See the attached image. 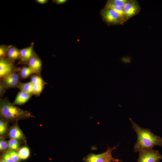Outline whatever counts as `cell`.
I'll use <instances>...</instances> for the list:
<instances>
[{"instance_id":"9a60e30c","label":"cell","mask_w":162,"mask_h":162,"mask_svg":"<svg viewBox=\"0 0 162 162\" xmlns=\"http://www.w3.org/2000/svg\"><path fill=\"white\" fill-rule=\"evenodd\" d=\"M20 91L28 94H33V84L30 81L26 83L20 82L17 87Z\"/></svg>"},{"instance_id":"cb8c5ba5","label":"cell","mask_w":162,"mask_h":162,"mask_svg":"<svg viewBox=\"0 0 162 162\" xmlns=\"http://www.w3.org/2000/svg\"><path fill=\"white\" fill-rule=\"evenodd\" d=\"M8 152L10 155L15 162H20L21 159L17 152L15 150H10Z\"/></svg>"},{"instance_id":"8fae6325","label":"cell","mask_w":162,"mask_h":162,"mask_svg":"<svg viewBox=\"0 0 162 162\" xmlns=\"http://www.w3.org/2000/svg\"><path fill=\"white\" fill-rule=\"evenodd\" d=\"M8 136L10 139H14L18 140H23L25 139L23 133L16 123L10 128L9 130Z\"/></svg>"},{"instance_id":"603a6c76","label":"cell","mask_w":162,"mask_h":162,"mask_svg":"<svg viewBox=\"0 0 162 162\" xmlns=\"http://www.w3.org/2000/svg\"><path fill=\"white\" fill-rule=\"evenodd\" d=\"M130 0H108L110 2L122 8H123L124 6Z\"/></svg>"},{"instance_id":"8992f818","label":"cell","mask_w":162,"mask_h":162,"mask_svg":"<svg viewBox=\"0 0 162 162\" xmlns=\"http://www.w3.org/2000/svg\"><path fill=\"white\" fill-rule=\"evenodd\" d=\"M125 18L127 21L129 19L138 14L141 8L138 2L136 0H130L123 8Z\"/></svg>"},{"instance_id":"7c38bea8","label":"cell","mask_w":162,"mask_h":162,"mask_svg":"<svg viewBox=\"0 0 162 162\" xmlns=\"http://www.w3.org/2000/svg\"><path fill=\"white\" fill-rule=\"evenodd\" d=\"M20 50L15 46L10 45L7 52L6 57L12 62L20 59Z\"/></svg>"},{"instance_id":"7402d4cb","label":"cell","mask_w":162,"mask_h":162,"mask_svg":"<svg viewBox=\"0 0 162 162\" xmlns=\"http://www.w3.org/2000/svg\"><path fill=\"white\" fill-rule=\"evenodd\" d=\"M10 45L5 44H1L0 45V59H3L6 57Z\"/></svg>"},{"instance_id":"6da1fadb","label":"cell","mask_w":162,"mask_h":162,"mask_svg":"<svg viewBox=\"0 0 162 162\" xmlns=\"http://www.w3.org/2000/svg\"><path fill=\"white\" fill-rule=\"evenodd\" d=\"M129 119L137 135L136 142L134 148L135 152L152 150L156 146H162V138L154 134L149 129L141 127L131 118Z\"/></svg>"},{"instance_id":"e0dca14e","label":"cell","mask_w":162,"mask_h":162,"mask_svg":"<svg viewBox=\"0 0 162 162\" xmlns=\"http://www.w3.org/2000/svg\"><path fill=\"white\" fill-rule=\"evenodd\" d=\"M18 153L21 160H25L28 158L30 155V150L28 147L25 146L19 149Z\"/></svg>"},{"instance_id":"9c48e42d","label":"cell","mask_w":162,"mask_h":162,"mask_svg":"<svg viewBox=\"0 0 162 162\" xmlns=\"http://www.w3.org/2000/svg\"><path fill=\"white\" fill-rule=\"evenodd\" d=\"M34 43L25 48L20 50V57L19 63L26 64L33 57L37 55L33 49Z\"/></svg>"},{"instance_id":"52a82bcc","label":"cell","mask_w":162,"mask_h":162,"mask_svg":"<svg viewBox=\"0 0 162 162\" xmlns=\"http://www.w3.org/2000/svg\"><path fill=\"white\" fill-rule=\"evenodd\" d=\"M17 68L14 65V62H11L7 58L0 59V79L11 73L17 72Z\"/></svg>"},{"instance_id":"ac0fdd59","label":"cell","mask_w":162,"mask_h":162,"mask_svg":"<svg viewBox=\"0 0 162 162\" xmlns=\"http://www.w3.org/2000/svg\"><path fill=\"white\" fill-rule=\"evenodd\" d=\"M8 142V148L10 150H17L19 149L20 143L18 140L10 139Z\"/></svg>"},{"instance_id":"d6986e66","label":"cell","mask_w":162,"mask_h":162,"mask_svg":"<svg viewBox=\"0 0 162 162\" xmlns=\"http://www.w3.org/2000/svg\"><path fill=\"white\" fill-rule=\"evenodd\" d=\"M31 81L33 84H40L44 85L47 84L44 81L40 75L36 74L31 76Z\"/></svg>"},{"instance_id":"2e32d148","label":"cell","mask_w":162,"mask_h":162,"mask_svg":"<svg viewBox=\"0 0 162 162\" xmlns=\"http://www.w3.org/2000/svg\"><path fill=\"white\" fill-rule=\"evenodd\" d=\"M105 7L111 8L123 17L126 20L124 16L123 8L117 6L107 0L104 6Z\"/></svg>"},{"instance_id":"484cf974","label":"cell","mask_w":162,"mask_h":162,"mask_svg":"<svg viewBox=\"0 0 162 162\" xmlns=\"http://www.w3.org/2000/svg\"><path fill=\"white\" fill-rule=\"evenodd\" d=\"M2 158L6 162H15L10 155L8 152H6L3 154Z\"/></svg>"},{"instance_id":"4dcf8cb0","label":"cell","mask_w":162,"mask_h":162,"mask_svg":"<svg viewBox=\"0 0 162 162\" xmlns=\"http://www.w3.org/2000/svg\"><path fill=\"white\" fill-rule=\"evenodd\" d=\"M119 162H123L121 160H120Z\"/></svg>"},{"instance_id":"ba28073f","label":"cell","mask_w":162,"mask_h":162,"mask_svg":"<svg viewBox=\"0 0 162 162\" xmlns=\"http://www.w3.org/2000/svg\"><path fill=\"white\" fill-rule=\"evenodd\" d=\"M20 77L17 72L10 74L1 79L0 81L7 89L17 87L20 83Z\"/></svg>"},{"instance_id":"f1b7e54d","label":"cell","mask_w":162,"mask_h":162,"mask_svg":"<svg viewBox=\"0 0 162 162\" xmlns=\"http://www.w3.org/2000/svg\"><path fill=\"white\" fill-rule=\"evenodd\" d=\"M36 1L38 3L41 4H46L48 2V0H36Z\"/></svg>"},{"instance_id":"5b68a950","label":"cell","mask_w":162,"mask_h":162,"mask_svg":"<svg viewBox=\"0 0 162 162\" xmlns=\"http://www.w3.org/2000/svg\"><path fill=\"white\" fill-rule=\"evenodd\" d=\"M162 156L158 151L153 150L139 152L137 162H159Z\"/></svg>"},{"instance_id":"f546056e","label":"cell","mask_w":162,"mask_h":162,"mask_svg":"<svg viewBox=\"0 0 162 162\" xmlns=\"http://www.w3.org/2000/svg\"><path fill=\"white\" fill-rule=\"evenodd\" d=\"M0 162H6L2 158L1 159Z\"/></svg>"},{"instance_id":"d4e9b609","label":"cell","mask_w":162,"mask_h":162,"mask_svg":"<svg viewBox=\"0 0 162 162\" xmlns=\"http://www.w3.org/2000/svg\"><path fill=\"white\" fill-rule=\"evenodd\" d=\"M8 148V142L5 140L3 137H1L0 140V151H4Z\"/></svg>"},{"instance_id":"4fadbf2b","label":"cell","mask_w":162,"mask_h":162,"mask_svg":"<svg viewBox=\"0 0 162 162\" xmlns=\"http://www.w3.org/2000/svg\"><path fill=\"white\" fill-rule=\"evenodd\" d=\"M33 95L20 91L18 93L13 103L15 105L23 104L28 101Z\"/></svg>"},{"instance_id":"3957f363","label":"cell","mask_w":162,"mask_h":162,"mask_svg":"<svg viewBox=\"0 0 162 162\" xmlns=\"http://www.w3.org/2000/svg\"><path fill=\"white\" fill-rule=\"evenodd\" d=\"M103 21L108 26L122 25L127 21L125 19L113 10L104 7L100 11Z\"/></svg>"},{"instance_id":"277c9868","label":"cell","mask_w":162,"mask_h":162,"mask_svg":"<svg viewBox=\"0 0 162 162\" xmlns=\"http://www.w3.org/2000/svg\"><path fill=\"white\" fill-rule=\"evenodd\" d=\"M116 146L111 148L108 146L106 151L103 153L95 154L89 153L83 159L84 162H119L120 160L113 157L112 153V150L116 148Z\"/></svg>"},{"instance_id":"ffe728a7","label":"cell","mask_w":162,"mask_h":162,"mask_svg":"<svg viewBox=\"0 0 162 162\" xmlns=\"http://www.w3.org/2000/svg\"><path fill=\"white\" fill-rule=\"evenodd\" d=\"M8 122L6 121L0 119V135L2 137L5 135L7 132Z\"/></svg>"},{"instance_id":"1f68e13d","label":"cell","mask_w":162,"mask_h":162,"mask_svg":"<svg viewBox=\"0 0 162 162\" xmlns=\"http://www.w3.org/2000/svg\"><path fill=\"white\" fill-rule=\"evenodd\" d=\"M112 162V161H108V162Z\"/></svg>"},{"instance_id":"30bf717a","label":"cell","mask_w":162,"mask_h":162,"mask_svg":"<svg viewBox=\"0 0 162 162\" xmlns=\"http://www.w3.org/2000/svg\"><path fill=\"white\" fill-rule=\"evenodd\" d=\"M26 64L32 69L34 74L40 75L42 61L37 55L31 59Z\"/></svg>"},{"instance_id":"7a4b0ae2","label":"cell","mask_w":162,"mask_h":162,"mask_svg":"<svg viewBox=\"0 0 162 162\" xmlns=\"http://www.w3.org/2000/svg\"><path fill=\"white\" fill-rule=\"evenodd\" d=\"M0 100L1 119L8 122H16L19 120L34 117L30 112L18 107L6 98H0Z\"/></svg>"},{"instance_id":"4316f807","label":"cell","mask_w":162,"mask_h":162,"mask_svg":"<svg viewBox=\"0 0 162 162\" xmlns=\"http://www.w3.org/2000/svg\"><path fill=\"white\" fill-rule=\"evenodd\" d=\"M7 88L2 82L0 81V96L2 98L4 95L5 92Z\"/></svg>"},{"instance_id":"44dd1931","label":"cell","mask_w":162,"mask_h":162,"mask_svg":"<svg viewBox=\"0 0 162 162\" xmlns=\"http://www.w3.org/2000/svg\"><path fill=\"white\" fill-rule=\"evenodd\" d=\"M44 85L40 84H33V94L39 96L44 88Z\"/></svg>"},{"instance_id":"5bb4252c","label":"cell","mask_w":162,"mask_h":162,"mask_svg":"<svg viewBox=\"0 0 162 162\" xmlns=\"http://www.w3.org/2000/svg\"><path fill=\"white\" fill-rule=\"evenodd\" d=\"M17 72L19 74L20 79H26L34 74L32 69L28 66L17 68Z\"/></svg>"},{"instance_id":"83f0119b","label":"cell","mask_w":162,"mask_h":162,"mask_svg":"<svg viewBox=\"0 0 162 162\" xmlns=\"http://www.w3.org/2000/svg\"><path fill=\"white\" fill-rule=\"evenodd\" d=\"M67 0H52L53 2L57 4H62L65 3Z\"/></svg>"}]
</instances>
